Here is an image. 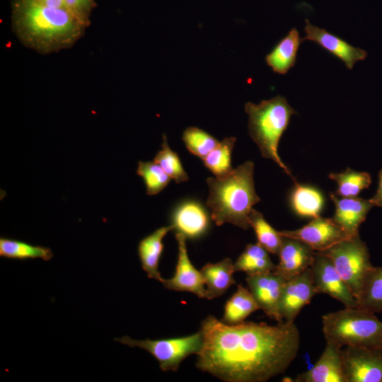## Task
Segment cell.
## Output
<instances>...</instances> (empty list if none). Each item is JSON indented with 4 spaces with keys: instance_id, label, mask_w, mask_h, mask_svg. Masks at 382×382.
Here are the masks:
<instances>
[{
    "instance_id": "cell-9",
    "label": "cell",
    "mask_w": 382,
    "mask_h": 382,
    "mask_svg": "<svg viewBox=\"0 0 382 382\" xmlns=\"http://www.w3.org/2000/svg\"><path fill=\"white\" fill-rule=\"evenodd\" d=\"M245 281L260 309L277 323L284 322L279 313V304L286 280L272 271L247 274Z\"/></svg>"
},
{
    "instance_id": "cell-13",
    "label": "cell",
    "mask_w": 382,
    "mask_h": 382,
    "mask_svg": "<svg viewBox=\"0 0 382 382\" xmlns=\"http://www.w3.org/2000/svg\"><path fill=\"white\" fill-rule=\"evenodd\" d=\"M311 267L287 280L284 286L279 313L284 321L294 322L301 309L316 295Z\"/></svg>"
},
{
    "instance_id": "cell-2",
    "label": "cell",
    "mask_w": 382,
    "mask_h": 382,
    "mask_svg": "<svg viewBox=\"0 0 382 382\" xmlns=\"http://www.w3.org/2000/svg\"><path fill=\"white\" fill-rule=\"evenodd\" d=\"M11 25L19 41L41 54L71 48L86 28L66 8L38 0H12Z\"/></svg>"
},
{
    "instance_id": "cell-10",
    "label": "cell",
    "mask_w": 382,
    "mask_h": 382,
    "mask_svg": "<svg viewBox=\"0 0 382 382\" xmlns=\"http://www.w3.org/2000/svg\"><path fill=\"white\" fill-rule=\"evenodd\" d=\"M311 270L317 294H328L340 301L346 308L355 307V298L330 258L316 252Z\"/></svg>"
},
{
    "instance_id": "cell-25",
    "label": "cell",
    "mask_w": 382,
    "mask_h": 382,
    "mask_svg": "<svg viewBox=\"0 0 382 382\" xmlns=\"http://www.w3.org/2000/svg\"><path fill=\"white\" fill-rule=\"evenodd\" d=\"M268 253L258 243L248 244L235 262V271L247 274L274 271L276 265L271 260Z\"/></svg>"
},
{
    "instance_id": "cell-35",
    "label": "cell",
    "mask_w": 382,
    "mask_h": 382,
    "mask_svg": "<svg viewBox=\"0 0 382 382\" xmlns=\"http://www.w3.org/2000/svg\"><path fill=\"white\" fill-rule=\"evenodd\" d=\"M40 3L52 8H66L64 0H38Z\"/></svg>"
},
{
    "instance_id": "cell-23",
    "label": "cell",
    "mask_w": 382,
    "mask_h": 382,
    "mask_svg": "<svg viewBox=\"0 0 382 382\" xmlns=\"http://www.w3.org/2000/svg\"><path fill=\"white\" fill-rule=\"evenodd\" d=\"M259 309L249 289L240 284L236 291L226 301L221 320L228 325L238 324L243 322L248 316Z\"/></svg>"
},
{
    "instance_id": "cell-22",
    "label": "cell",
    "mask_w": 382,
    "mask_h": 382,
    "mask_svg": "<svg viewBox=\"0 0 382 382\" xmlns=\"http://www.w3.org/2000/svg\"><path fill=\"white\" fill-rule=\"evenodd\" d=\"M355 300L354 308L374 313L382 312V267L372 266Z\"/></svg>"
},
{
    "instance_id": "cell-15",
    "label": "cell",
    "mask_w": 382,
    "mask_h": 382,
    "mask_svg": "<svg viewBox=\"0 0 382 382\" xmlns=\"http://www.w3.org/2000/svg\"><path fill=\"white\" fill-rule=\"evenodd\" d=\"M316 251L308 244L291 238L283 237L279 252V261L274 272L286 281L311 267Z\"/></svg>"
},
{
    "instance_id": "cell-31",
    "label": "cell",
    "mask_w": 382,
    "mask_h": 382,
    "mask_svg": "<svg viewBox=\"0 0 382 382\" xmlns=\"http://www.w3.org/2000/svg\"><path fill=\"white\" fill-rule=\"evenodd\" d=\"M137 173L143 178L146 192L149 195H155L161 192L171 180L155 162L139 161Z\"/></svg>"
},
{
    "instance_id": "cell-16",
    "label": "cell",
    "mask_w": 382,
    "mask_h": 382,
    "mask_svg": "<svg viewBox=\"0 0 382 382\" xmlns=\"http://www.w3.org/2000/svg\"><path fill=\"white\" fill-rule=\"evenodd\" d=\"M176 233L187 238L197 239L208 231L210 220L208 212L198 202L188 200L180 203L171 214V224Z\"/></svg>"
},
{
    "instance_id": "cell-19",
    "label": "cell",
    "mask_w": 382,
    "mask_h": 382,
    "mask_svg": "<svg viewBox=\"0 0 382 382\" xmlns=\"http://www.w3.org/2000/svg\"><path fill=\"white\" fill-rule=\"evenodd\" d=\"M173 230L171 225L160 227L143 238L138 245V255L142 269L149 278L160 282L163 279L158 271L159 261L164 248L163 239Z\"/></svg>"
},
{
    "instance_id": "cell-7",
    "label": "cell",
    "mask_w": 382,
    "mask_h": 382,
    "mask_svg": "<svg viewBox=\"0 0 382 382\" xmlns=\"http://www.w3.org/2000/svg\"><path fill=\"white\" fill-rule=\"evenodd\" d=\"M130 347H139L148 352L158 362L163 371L178 370L182 361L192 354H198L203 337L199 330L190 335L157 340H136L129 336L115 339Z\"/></svg>"
},
{
    "instance_id": "cell-26",
    "label": "cell",
    "mask_w": 382,
    "mask_h": 382,
    "mask_svg": "<svg viewBox=\"0 0 382 382\" xmlns=\"http://www.w3.org/2000/svg\"><path fill=\"white\" fill-rule=\"evenodd\" d=\"M0 256L20 260L40 258L48 261L53 257V253L47 247L33 245L23 241L1 237Z\"/></svg>"
},
{
    "instance_id": "cell-18",
    "label": "cell",
    "mask_w": 382,
    "mask_h": 382,
    "mask_svg": "<svg viewBox=\"0 0 382 382\" xmlns=\"http://www.w3.org/2000/svg\"><path fill=\"white\" fill-rule=\"evenodd\" d=\"M330 197L335 207L332 221L349 236L359 235L360 225L374 207L370 199L357 197L338 198L334 194H330Z\"/></svg>"
},
{
    "instance_id": "cell-6",
    "label": "cell",
    "mask_w": 382,
    "mask_h": 382,
    "mask_svg": "<svg viewBox=\"0 0 382 382\" xmlns=\"http://www.w3.org/2000/svg\"><path fill=\"white\" fill-rule=\"evenodd\" d=\"M320 253L330 259L356 299L363 281L372 267L366 244L359 234L346 238Z\"/></svg>"
},
{
    "instance_id": "cell-17",
    "label": "cell",
    "mask_w": 382,
    "mask_h": 382,
    "mask_svg": "<svg viewBox=\"0 0 382 382\" xmlns=\"http://www.w3.org/2000/svg\"><path fill=\"white\" fill-rule=\"evenodd\" d=\"M295 382H346L342 347L326 342L325 348L316 364L310 369L299 374Z\"/></svg>"
},
{
    "instance_id": "cell-28",
    "label": "cell",
    "mask_w": 382,
    "mask_h": 382,
    "mask_svg": "<svg viewBox=\"0 0 382 382\" xmlns=\"http://www.w3.org/2000/svg\"><path fill=\"white\" fill-rule=\"evenodd\" d=\"M329 178L337 183L335 193L342 197H355L361 190L368 188L371 183L369 173L349 168L342 173H330Z\"/></svg>"
},
{
    "instance_id": "cell-3",
    "label": "cell",
    "mask_w": 382,
    "mask_h": 382,
    "mask_svg": "<svg viewBox=\"0 0 382 382\" xmlns=\"http://www.w3.org/2000/svg\"><path fill=\"white\" fill-rule=\"evenodd\" d=\"M254 163L246 161L224 178H209L207 206L216 225L230 223L243 230L250 227L248 216L260 201L255 190Z\"/></svg>"
},
{
    "instance_id": "cell-33",
    "label": "cell",
    "mask_w": 382,
    "mask_h": 382,
    "mask_svg": "<svg viewBox=\"0 0 382 382\" xmlns=\"http://www.w3.org/2000/svg\"><path fill=\"white\" fill-rule=\"evenodd\" d=\"M66 8L86 28L91 24L90 17L96 6L95 0H64Z\"/></svg>"
},
{
    "instance_id": "cell-4",
    "label": "cell",
    "mask_w": 382,
    "mask_h": 382,
    "mask_svg": "<svg viewBox=\"0 0 382 382\" xmlns=\"http://www.w3.org/2000/svg\"><path fill=\"white\" fill-rule=\"evenodd\" d=\"M245 111L248 115L249 134L257 145L262 156L272 160L294 180L278 154V146L296 111L286 98L280 95L263 100L258 104L248 102L245 105Z\"/></svg>"
},
{
    "instance_id": "cell-34",
    "label": "cell",
    "mask_w": 382,
    "mask_h": 382,
    "mask_svg": "<svg viewBox=\"0 0 382 382\" xmlns=\"http://www.w3.org/2000/svg\"><path fill=\"white\" fill-rule=\"evenodd\" d=\"M369 199L374 207H382V169L378 173V185L376 192Z\"/></svg>"
},
{
    "instance_id": "cell-21",
    "label": "cell",
    "mask_w": 382,
    "mask_h": 382,
    "mask_svg": "<svg viewBox=\"0 0 382 382\" xmlns=\"http://www.w3.org/2000/svg\"><path fill=\"white\" fill-rule=\"evenodd\" d=\"M200 272L207 286L206 299L208 300L222 296L236 283L233 278L234 263L228 257L216 263H207Z\"/></svg>"
},
{
    "instance_id": "cell-29",
    "label": "cell",
    "mask_w": 382,
    "mask_h": 382,
    "mask_svg": "<svg viewBox=\"0 0 382 382\" xmlns=\"http://www.w3.org/2000/svg\"><path fill=\"white\" fill-rule=\"evenodd\" d=\"M248 220L250 227L255 231L257 243L269 253L278 255L282 243V236L279 231L265 219L260 212L254 209H251Z\"/></svg>"
},
{
    "instance_id": "cell-5",
    "label": "cell",
    "mask_w": 382,
    "mask_h": 382,
    "mask_svg": "<svg viewBox=\"0 0 382 382\" xmlns=\"http://www.w3.org/2000/svg\"><path fill=\"white\" fill-rule=\"evenodd\" d=\"M326 342L340 347L350 346L382 349V321L374 313L346 308L322 316Z\"/></svg>"
},
{
    "instance_id": "cell-11",
    "label": "cell",
    "mask_w": 382,
    "mask_h": 382,
    "mask_svg": "<svg viewBox=\"0 0 382 382\" xmlns=\"http://www.w3.org/2000/svg\"><path fill=\"white\" fill-rule=\"evenodd\" d=\"M279 233L281 236L297 239L308 244L316 252H323L350 238L332 219L320 215L299 229Z\"/></svg>"
},
{
    "instance_id": "cell-12",
    "label": "cell",
    "mask_w": 382,
    "mask_h": 382,
    "mask_svg": "<svg viewBox=\"0 0 382 382\" xmlns=\"http://www.w3.org/2000/svg\"><path fill=\"white\" fill-rule=\"evenodd\" d=\"M178 254L174 275L170 279H163V286L169 290L188 291L200 299H206L207 289L201 272L197 270L189 259L186 239L180 233H175Z\"/></svg>"
},
{
    "instance_id": "cell-30",
    "label": "cell",
    "mask_w": 382,
    "mask_h": 382,
    "mask_svg": "<svg viewBox=\"0 0 382 382\" xmlns=\"http://www.w3.org/2000/svg\"><path fill=\"white\" fill-rule=\"evenodd\" d=\"M182 139L190 153L203 159L219 141L206 131L197 127L186 128Z\"/></svg>"
},
{
    "instance_id": "cell-1",
    "label": "cell",
    "mask_w": 382,
    "mask_h": 382,
    "mask_svg": "<svg viewBox=\"0 0 382 382\" xmlns=\"http://www.w3.org/2000/svg\"><path fill=\"white\" fill-rule=\"evenodd\" d=\"M196 367L226 382H265L283 374L296 357L300 333L294 322L228 325L209 315Z\"/></svg>"
},
{
    "instance_id": "cell-24",
    "label": "cell",
    "mask_w": 382,
    "mask_h": 382,
    "mask_svg": "<svg viewBox=\"0 0 382 382\" xmlns=\"http://www.w3.org/2000/svg\"><path fill=\"white\" fill-rule=\"evenodd\" d=\"M290 201L296 214L301 216L316 217L324 205L322 193L313 187L297 184L291 192Z\"/></svg>"
},
{
    "instance_id": "cell-20",
    "label": "cell",
    "mask_w": 382,
    "mask_h": 382,
    "mask_svg": "<svg viewBox=\"0 0 382 382\" xmlns=\"http://www.w3.org/2000/svg\"><path fill=\"white\" fill-rule=\"evenodd\" d=\"M302 42L298 30L292 28L265 56L266 64L274 73L286 74L296 64L297 52Z\"/></svg>"
},
{
    "instance_id": "cell-8",
    "label": "cell",
    "mask_w": 382,
    "mask_h": 382,
    "mask_svg": "<svg viewBox=\"0 0 382 382\" xmlns=\"http://www.w3.org/2000/svg\"><path fill=\"white\" fill-rule=\"evenodd\" d=\"M342 359L346 382H382V349L346 346Z\"/></svg>"
},
{
    "instance_id": "cell-14",
    "label": "cell",
    "mask_w": 382,
    "mask_h": 382,
    "mask_svg": "<svg viewBox=\"0 0 382 382\" xmlns=\"http://www.w3.org/2000/svg\"><path fill=\"white\" fill-rule=\"evenodd\" d=\"M304 31L306 35L302 40H310L319 45L323 49L340 59L351 70L356 62L364 60L367 52L355 47L340 37L312 25L308 19L305 20Z\"/></svg>"
},
{
    "instance_id": "cell-32",
    "label": "cell",
    "mask_w": 382,
    "mask_h": 382,
    "mask_svg": "<svg viewBox=\"0 0 382 382\" xmlns=\"http://www.w3.org/2000/svg\"><path fill=\"white\" fill-rule=\"evenodd\" d=\"M154 162L158 164L177 183L188 180L187 174L182 166L179 156L170 148L165 134H163L161 149L156 154Z\"/></svg>"
},
{
    "instance_id": "cell-27",
    "label": "cell",
    "mask_w": 382,
    "mask_h": 382,
    "mask_svg": "<svg viewBox=\"0 0 382 382\" xmlns=\"http://www.w3.org/2000/svg\"><path fill=\"white\" fill-rule=\"evenodd\" d=\"M236 141V138L233 137L224 139L202 159L205 166L216 178H224L233 170L231 154Z\"/></svg>"
}]
</instances>
